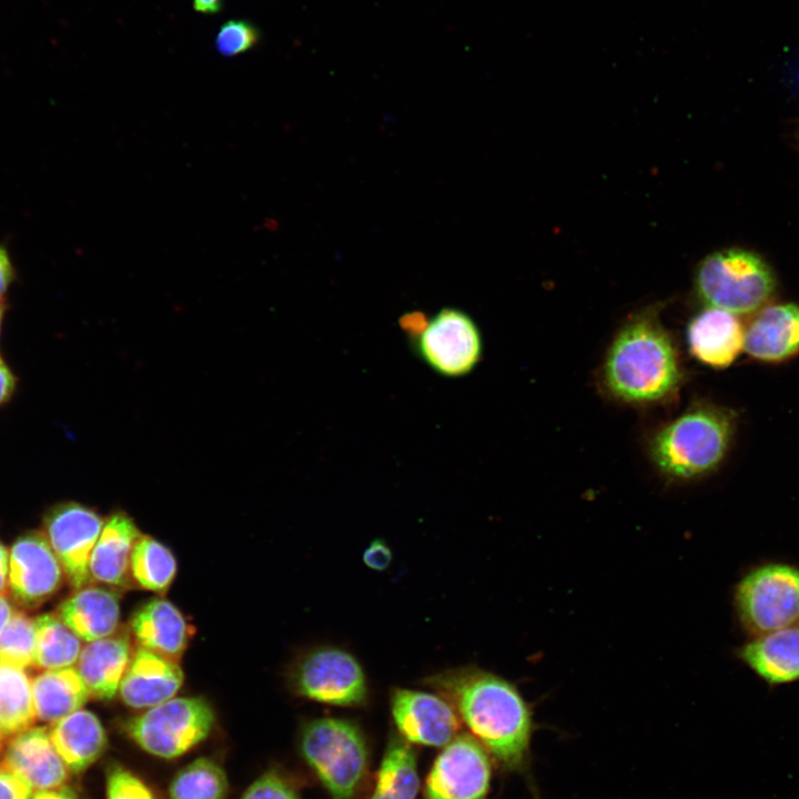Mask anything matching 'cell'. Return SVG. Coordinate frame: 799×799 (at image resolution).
I'll use <instances>...</instances> for the list:
<instances>
[{"instance_id":"cell-18","label":"cell","mask_w":799,"mask_h":799,"mask_svg":"<svg viewBox=\"0 0 799 799\" xmlns=\"http://www.w3.org/2000/svg\"><path fill=\"white\" fill-rule=\"evenodd\" d=\"M133 648L128 629L87 643L80 653L77 669L90 697L111 700L131 663Z\"/></svg>"},{"instance_id":"cell-40","label":"cell","mask_w":799,"mask_h":799,"mask_svg":"<svg viewBox=\"0 0 799 799\" xmlns=\"http://www.w3.org/2000/svg\"><path fill=\"white\" fill-rule=\"evenodd\" d=\"M9 575V554L4 545L0 542V594L3 593L8 584Z\"/></svg>"},{"instance_id":"cell-4","label":"cell","mask_w":799,"mask_h":799,"mask_svg":"<svg viewBox=\"0 0 799 799\" xmlns=\"http://www.w3.org/2000/svg\"><path fill=\"white\" fill-rule=\"evenodd\" d=\"M732 435L727 411L698 405L660 428L649 453L658 471L671 479H692L715 469Z\"/></svg>"},{"instance_id":"cell-12","label":"cell","mask_w":799,"mask_h":799,"mask_svg":"<svg viewBox=\"0 0 799 799\" xmlns=\"http://www.w3.org/2000/svg\"><path fill=\"white\" fill-rule=\"evenodd\" d=\"M390 704L396 732L411 745L444 747L459 734L457 712L438 694L395 688Z\"/></svg>"},{"instance_id":"cell-26","label":"cell","mask_w":799,"mask_h":799,"mask_svg":"<svg viewBox=\"0 0 799 799\" xmlns=\"http://www.w3.org/2000/svg\"><path fill=\"white\" fill-rule=\"evenodd\" d=\"M31 679L24 669L0 664V734L14 736L36 720Z\"/></svg>"},{"instance_id":"cell-19","label":"cell","mask_w":799,"mask_h":799,"mask_svg":"<svg viewBox=\"0 0 799 799\" xmlns=\"http://www.w3.org/2000/svg\"><path fill=\"white\" fill-rule=\"evenodd\" d=\"M744 334L736 314L707 306L688 325V347L701 363L721 368L730 365L744 350Z\"/></svg>"},{"instance_id":"cell-2","label":"cell","mask_w":799,"mask_h":799,"mask_svg":"<svg viewBox=\"0 0 799 799\" xmlns=\"http://www.w3.org/2000/svg\"><path fill=\"white\" fill-rule=\"evenodd\" d=\"M656 309L631 318L616 335L604 364L606 388L627 403H655L678 390L682 372L676 346Z\"/></svg>"},{"instance_id":"cell-32","label":"cell","mask_w":799,"mask_h":799,"mask_svg":"<svg viewBox=\"0 0 799 799\" xmlns=\"http://www.w3.org/2000/svg\"><path fill=\"white\" fill-rule=\"evenodd\" d=\"M105 772L107 799H155L150 787L122 765L114 762Z\"/></svg>"},{"instance_id":"cell-15","label":"cell","mask_w":799,"mask_h":799,"mask_svg":"<svg viewBox=\"0 0 799 799\" xmlns=\"http://www.w3.org/2000/svg\"><path fill=\"white\" fill-rule=\"evenodd\" d=\"M183 680L176 661L138 647L121 680L119 695L128 707L148 709L173 698Z\"/></svg>"},{"instance_id":"cell-9","label":"cell","mask_w":799,"mask_h":799,"mask_svg":"<svg viewBox=\"0 0 799 799\" xmlns=\"http://www.w3.org/2000/svg\"><path fill=\"white\" fill-rule=\"evenodd\" d=\"M416 355L436 374L458 378L471 374L483 356V336L465 311L444 307L426 318L411 337Z\"/></svg>"},{"instance_id":"cell-13","label":"cell","mask_w":799,"mask_h":799,"mask_svg":"<svg viewBox=\"0 0 799 799\" xmlns=\"http://www.w3.org/2000/svg\"><path fill=\"white\" fill-rule=\"evenodd\" d=\"M63 568L44 534L20 536L9 553L8 585L23 607H37L58 591Z\"/></svg>"},{"instance_id":"cell-37","label":"cell","mask_w":799,"mask_h":799,"mask_svg":"<svg viewBox=\"0 0 799 799\" xmlns=\"http://www.w3.org/2000/svg\"><path fill=\"white\" fill-rule=\"evenodd\" d=\"M16 386V378L0 356V404L7 401Z\"/></svg>"},{"instance_id":"cell-23","label":"cell","mask_w":799,"mask_h":799,"mask_svg":"<svg viewBox=\"0 0 799 799\" xmlns=\"http://www.w3.org/2000/svg\"><path fill=\"white\" fill-rule=\"evenodd\" d=\"M49 735L69 771L74 773L88 769L107 749V734L100 719L84 709L53 722Z\"/></svg>"},{"instance_id":"cell-29","label":"cell","mask_w":799,"mask_h":799,"mask_svg":"<svg viewBox=\"0 0 799 799\" xmlns=\"http://www.w3.org/2000/svg\"><path fill=\"white\" fill-rule=\"evenodd\" d=\"M229 780L213 759L198 758L182 767L169 786L170 799H226Z\"/></svg>"},{"instance_id":"cell-17","label":"cell","mask_w":799,"mask_h":799,"mask_svg":"<svg viewBox=\"0 0 799 799\" xmlns=\"http://www.w3.org/2000/svg\"><path fill=\"white\" fill-rule=\"evenodd\" d=\"M130 631L139 647L179 663L194 629L180 609L158 597L133 613Z\"/></svg>"},{"instance_id":"cell-11","label":"cell","mask_w":799,"mask_h":799,"mask_svg":"<svg viewBox=\"0 0 799 799\" xmlns=\"http://www.w3.org/2000/svg\"><path fill=\"white\" fill-rule=\"evenodd\" d=\"M104 523L95 510L74 502L54 506L44 518V535L74 589L91 580L90 557Z\"/></svg>"},{"instance_id":"cell-24","label":"cell","mask_w":799,"mask_h":799,"mask_svg":"<svg viewBox=\"0 0 799 799\" xmlns=\"http://www.w3.org/2000/svg\"><path fill=\"white\" fill-rule=\"evenodd\" d=\"M31 686L36 717L45 722H55L81 709L90 697L74 667L43 670Z\"/></svg>"},{"instance_id":"cell-42","label":"cell","mask_w":799,"mask_h":799,"mask_svg":"<svg viewBox=\"0 0 799 799\" xmlns=\"http://www.w3.org/2000/svg\"><path fill=\"white\" fill-rule=\"evenodd\" d=\"M2 748H3V735L0 734V751L2 750Z\"/></svg>"},{"instance_id":"cell-36","label":"cell","mask_w":799,"mask_h":799,"mask_svg":"<svg viewBox=\"0 0 799 799\" xmlns=\"http://www.w3.org/2000/svg\"><path fill=\"white\" fill-rule=\"evenodd\" d=\"M13 277V269L8 252L0 246V300L7 292Z\"/></svg>"},{"instance_id":"cell-22","label":"cell","mask_w":799,"mask_h":799,"mask_svg":"<svg viewBox=\"0 0 799 799\" xmlns=\"http://www.w3.org/2000/svg\"><path fill=\"white\" fill-rule=\"evenodd\" d=\"M58 617L87 643L114 634L120 623V597L113 588L87 585L64 599Z\"/></svg>"},{"instance_id":"cell-43","label":"cell","mask_w":799,"mask_h":799,"mask_svg":"<svg viewBox=\"0 0 799 799\" xmlns=\"http://www.w3.org/2000/svg\"><path fill=\"white\" fill-rule=\"evenodd\" d=\"M2 315H3V307L0 305V327L2 322Z\"/></svg>"},{"instance_id":"cell-10","label":"cell","mask_w":799,"mask_h":799,"mask_svg":"<svg viewBox=\"0 0 799 799\" xmlns=\"http://www.w3.org/2000/svg\"><path fill=\"white\" fill-rule=\"evenodd\" d=\"M492 761L472 735L458 734L434 760L423 799H488Z\"/></svg>"},{"instance_id":"cell-31","label":"cell","mask_w":799,"mask_h":799,"mask_svg":"<svg viewBox=\"0 0 799 799\" xmlns=\"http://www.w3.org/2000/svg\"><path fill=\"white\" fill-rule=\"evenodd\" d=\"M260 39V29L251 20L230 19L219 28L214 38V47L221 55L232 58L255 48Z\"/></svg>"},{"instance_id":"cell-41","label":"cell","mask_w":799,"mask_h":799,"mask_svg":"<svg viewBox=\"0 0 799 799\" xmlns=\"http://www.w3.org/2000/svg\"><path fill=\"white\" fill-rule=\"evenodd\" d=\"M13 611L12 605L8 598L3 595V593L0 594V633L10 620Z\"/></svg>"},{"instance_id":"cell-1","label":"cell","mask_w":799,"mask_h":799,"mask_svg":"<svg viewBox=\"0 0 799 799\" xmlns=\"http://www.w3.org/2000/svg\"><path fill=\"white\" fill-rule=\"evenodd\" d=\"M424 685L453 706L494 763L504 772L522 776L533 793L537 792L530 769L534 712L513 682L465 666L426 677Z\"/></svg>"},{"instance_id":"cell-33","label":"cell","mask_w":799,"mask_h":799,"mask_svg":"<svg viewBox=\"0 0 799 799\" xmlns=\"http://www.w3.org/2000/svg\"><path fill=\"white\" fill-rule=\"evenodd\" d=\"M241 799H300L292 783L276 771H267L249 786Z\"/></svg>"},{"instance_id":"cell-6","label":"cell","mask_w":799,"mask_h":799,"mask_svg":"<svg viewBox=\"0 0 799 799\" xmlns=\"http://www.w3.org/2000/svg\"><path fill=\"white\" fill-rule=\"evenodd\" d=\"M734 607L749 637L799 624V566L770 560L749 568L735 586Z\"/></svg>"},{"instance_id":"cell-25","label":"cell","mask_w":799,"mask_h":799,"mask_svg":"<svg viewBox=\"0 0 799 799\" xmlns=\"http://www.w3.org/2000/svg\"><path fill=\"white\" fill-rule=\"evenodd\" d=\"M419 777L416 751L392 731L368 799H416Z\"/></svg>"},{"instance_id":"cell-38","label":"cell","mask_w":799,"mask_h":799,"mask_svg":"<svg viewBox=\"0 0 799 799\" xmlns=\"http://www.w3.org/2000/svg\"><path fill=\"white\" fill-rule=\"evenodd\" d=\"M30 799H78L69 787L62 786L53 789L38 790Z\"/></svg>"},{"instance_id":"cell-3","label":"cell","mask_w":799,"mask_h":799,"mask_svg":"<svg viewBox=\"0 0 799 799\" xmlns=\"http://www.w3.org/2000/svg\"><path fill=\"white\" fill-rule=\"evenodd\" d=\"M302 759L331 799H360L370 777V747L352 720L321 717L300 731Z\"/></svg>"},{"instance_id":"cell-27","label":"cell","mask_w":799,"mask_h":799,"mask_svg":"<svg viewBox=\"0 0 799 799\" xmlns=\"http://www.w3.org/2000/svg\"><path fill=\"white\" fill-rule=\"evenodd\" d=\"M36 629L34 666L43 670L73 667L82 643L58 615L44 614L33 619Z\"/></svg>"},{"instance_id":"cell-8","label":"cell","mask_w":799,"mask_h":799,"mask_svg":"<svg viewBox=\"0 0 799 799\" xmlns=\"http://www.w3.org/2000/svg\"><path fill=\"white\" fill-rule=\"evenodd\" d=\"M293 691L306 699L336 707H362L368 687L358 660L347 650L320 646L303 654L290 674Z\"/></svg>"},{"instance_id":"cell-16","label":"cell","mask_w":799,"mask_h":799,"mask_svg":"<svg viewBox=\"0 0 799 799\" xmlns=\"http://www.w3.org/2000/svg\"><path fill=\"white\" fill-rule=\"evenodd\" d=\"M736 656L769 687L799 681V624L749 637Z\"/></svg>"},{"instance_id":"cell-5","label":"cell","mask_w":799,"mask_h":799,"mask_svg":"<svg viewBox=\"0 0 799 799\" xmlns=\"http://www.w3.org/2000/svg\"><path fill=\"white\" fill-rule=\"evenodd\" d=\"M777 277L757 252L728 247L705 256L695 273V289L709 307L736 315L758 312L771 299Z\"/></svg>"},{"instance_id":"cell-34","label":"cell","mask_w":799,"mask_h":799,"mask_svg":"<svg viewBox=\"0 0 799 799\" xmlns=\"http://www.w3.org/2000/svg\"><path fill=\"white\" fill-rule=\"evenodd\" d=\"M32 790L26 780L0 763V799H30Z\"/></svg>"},{"instance_id":"cell-21","label":"cell","mask_w":799,"mask_h":799,"mask_svg":"<svg viewBox=\"0 0 799 799\" xmlns=\"http://www.w3.org/2000/svg\"><path fill=\"white\" fill-rule=\"evenodd\" d=\"M140 535L134 522L125 513L117 512L108 518L91 553V579L111 588H129L132 581L131 554Z\"/></svg>"},{"instance_id":"cell-7","label":"cell","mask_w":799,"mask_h":799,"mask_svg":"<svg viewBox=\"0 0 799 799\" xmlns=\"http://www.w3.org/2000/svg\"><path fill=\"white\" fill-rule=\"evenodd\" d=\"M214 721L213 708L204 698L173 697L127 719L122 728L149 755L175 759L204 741Z\"/></svg>"},{"instance_id":"cell-28","label":"cell","mask_w":799,"mask_h":799,"mask_svg":"<svg viewBox=\"0 0 799 799\" xmlns=\"http://www.w3.org/2000/svg\"><path fill=\"white\" fill-rule=\"evenodd\" d=\"M176 560L172 552L159 540L140 535L131 554L130 574L140 587L164 594L176 574Z\"/></svg>"},{"instance_id":"cell-20","label":"cell","mask_w":799,"mask_h":799,"mask_svg":"<svg viewBox=\"0 0 799 799\" xmlns=\"http://www.w3.org/2000/svg\"><path fill=\"white\" fill-rule=\"evenodd\" d=\"M744 350L752 357L779 362L799 352V305L782 303L759 310L744 334Z\"/></svg>"},{"instance_id":"cell-39","label":"cell","mask_w":799,"mask_h":799,"mask_svg":"<svg viewBox=\"0 0 799 799\" xmlns=\"http://www.w3.org/2000/svg\"><path fill=\"white\" fill-rule=\"evenodd\" d=\"M193 9L203 14H215L223 9L224 0H192Z\"/></svg>"},{"instance_id":"cell-44","label":"cell","mask_w":799,"mask_h":799,"mask_svg":"<svg viewBox=\"0 0 799 799\" xmlns=\"http://www.w3.org/2000/svg\"><path fill=\"white\" fill-rule=\"evenodd\" d=\"M798 141H799V134H798Z\"/></svg>"},{"instance_id":"cell-14","label":"cell","mask_w":799,"mask_h":799,"mask_svg":"<svg viewBox=\"0 0 799 799\" xmlns=\"http://www.w3.org/2000/svg\"><path fill=\"white\" fill-rule=\"evenodd\" d=\"M2 755L1 763L26 780L32 789L59 788L69 778V769L44 727H30L14 735Z\"/></svg>"},{"instance_id":"cell-35","label":"cell","mask_w":799,"mask_h":799,"mask_svg":"<svg viewBox=\"0 0 799 799\" xmlns=\"http://www.w3.org/2000/svg\"><path fill=\"white\" fill-rule=\"evenodd\" d=\"M392 550L383 539H374L363 553V562L371 569L383 572L392 562Z\"/></svg>"},{"instance_id":"cell-30","label":"cell","mask_w":799,"mask_h":799,"mask_svg":"<svg viewBox=\"0 0 799 799\" xmlns=\"http://www.w3.org/2000/svg\"><path fill=\"white\" fill-rule=\"evenodd\" d=\"M34 621L21 611H13L0 633V664L27 669L34 666Z\"/></svg>"}]
</instances>
